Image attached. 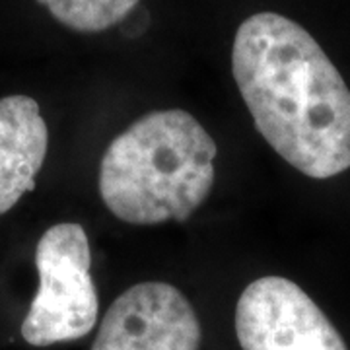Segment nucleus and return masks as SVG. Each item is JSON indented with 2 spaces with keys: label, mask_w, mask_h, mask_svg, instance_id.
I'll list each match as a JSON object with an SVG mask.
<instances>
[{
  "label": "nucleus",
  "mask_w": 350,
  "mask_h": 350,
  "mask_svg": "<svg viewBox=\"0 0 350 350\" xmlns=\"http://www.w3.org/2000/svg\"><path fill=\"white\" fill-rule=\"evenodd\" d=\"M232 72L253 123L300 174L329 179L350 167V90L319 43L282 14L239 24Z\"/></svg>",
  "instance_id": "f257e3e1"
},
{
  "label": "nucleus",
  "mask_w": 350,
  "mask_h": 350,
  "mask_svg": "<svg viewBox=\"0 0 350 350\" xmlns=\"http://www.w3.org/2000/svg\"><path fill=\"white\" fill-rule=\"evenodd\" d=\"M216 156L214 138L191 113H146L101 158L103 204L126 224L185 222L213 191Z\"/></svg>",
  "instance_id": "f03ea898"
},
{
  "label": "nucleus",
  "mask_w": 350,
  "mask_h": 350,
  "mask_svg": "<svg viewBox=\"0 0 350 350\" xmlns=\"http://www.w3.org/2000/svg\"><path fill=\"white\" fill-rule=\"evenodd\" d=\"M36 267L39 290L22 323L25 342L51 347L86 337L100 313L86 230L76 222L51 226L38 241Z\"/></svg>",
  "instance_id": "7ed1b4c3"
},
{
  "label": "nucleus",
  "mask_w": 350,
  "mask_h": 350,
  "mask_svg": "<svg viewBox=\"0 0 350 350\" xmlns=\"http://www.w3.org/2000/svg\"><path fill=\"white\" fill-rule=\"evenodd\" d=\"M236 335L243 350H349L319 306L282 276L257 278L241 292Z\"/></svg>",
  "instance_id": "20e7f679"
},
{
  "label": "nucleus",
  "mask_w": 350,
  "mask_h": 350,
  "mask_svg": "<svg viewBox=\"0 0 350 350\" xmlns=\"http://www.w3.org/2000/svg\"><path fill=\"white\" fill-rule=\"evenodd\" d=\"M195 308L167 282H140L109 306L92 350H199Z\"/></svg>",
  "instance_id": "39448f33"
},
{
  "label": "nucleus",
  "mask_w": 350,
  "mask_h": 350,
  "mask_svg": "<svg viewBox=\"0 0 350 350\" xmlns=\"http://www.w3.org/2000/svg\"><path fill=\"white\" fill-rule=\"evenodd\" d=\"M49 148V129L29 96L0 98V216L36 189Z\"/></svg>",
  "instance_id": "423d86ee"
},
{
  "label": "nucleus",
  "mask_w": 350,
  "mask_h": 350,
  "mask_svg": "<svg viewBox=\"0 0 350 350\" xmlns=\"http://www.w3.org/2000/svg\"><path fill=\"white\" fill-rule=\"evenodd\" d=\"M51 16L68 29L80 33H100L119 22L138 6L140 0H38Z\"/></svg>",
  "instance_id": "0eeeda50"
}]
</instances>
